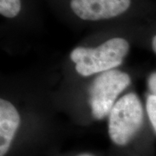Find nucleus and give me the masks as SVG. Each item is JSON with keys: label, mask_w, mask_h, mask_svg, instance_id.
Wrapping results in <instances>:
<instances>
[{"label": "nucleus", "mask_w": 156, "mask_h": 156, "mask_svg": "<svg viewBox=\"0 0 156 156\" xmlns=\"http://www.w3.org/2000/svg\"><path fill=\"white\" fill-rule=\"evenodd\" d=\"M129 50L126 39L114 37L96 48L77 47L71 51L70 59L76 63V70L83 76L106 72L122 64Z\"/></svg>", "instance_id": "obj_1"}, {"label": "nucleus", "mask_w": 156, "mask_h": 156, "mask_svg": "<svg viewBox=\"0 0 156 156\" xmlns=\"http://www.w3.org/2000/svg\"><path fill=\"white\" fill-rule=\"evenodd\" d=\"M144 113L139 97L134 93L123 95L109 113L108 134L118 146L129 143L141 128Z\"/></svg>", "instance_id": "obj_2"}, {"label": "nucleus", "mask_w": 156, "mask_h": 156, "mask_svg": "<svg viewBox=\"0 0 156 156\" xmlns=\"http://www.w3.org/2000/svg\"><path fill=\"white\" fill-rule=\"evenodd\" d=\"M130 84V76L121 70L112 69L101 73L90 88L92 115L101 120L110 113L119 95Z\"/></svg>", "instance_id": "obj_3"}, {"label": "nucleus", "mask_w": 156, "mask_h": 156, "mask_svg": "<svg viewBox=\"0 0 156 156\" xmlns=\"http://www.w3.org/2000/svg\"><path fill=\"white\" fill-rule=\"evenodd\" d=\"M131 5V0H71L74 13L83 20L98 21L122 15Z\"/></svg>", "instance_id": "obj_4"}, {"label": "nucleus", "mask_w": 156, "mask_h": 156, "mask_svg": "<svg viewBox=\"0 0 156 156\" xmlns=\"http://www.w3.org/2000/svg\"><path fill=\"white\" fill-rule=\"evenodd\" d=\"M20 124V116L14 105L0 100V156H5L11 147Z\"/></svg>", "instance_id": "obj_5"}, {"label": "nucleus", "mask_w": 156, "mask_h": 156, "mask_svg": "<svg viewBox=\"0 0 156 156\" xmlns=\"http://www.w3.org/2000/svg\"><path fill=\"white\" fill-rule=\"evenodd\" d=\"M21 11V0H0V14L8 18L17 17Z\"/></svg>", "instance_id": "obj_6"}, {"label": "nucleus", "mask_w": 156, "mask_h": 156, "mask_svg": "<svg viewBox=\"0 0 156 156\" xmlns=\"http://www.w3.org/2000/svg\"><path fill=\"white\" fill-rule=\"evenodd\" d=\"M147 113L153 128L156 133V96L149 95L147 98Z\"/></svg>", "instance_id": "obj_7"}, {"label": "nucleus", "mask_w": 156, "mask_h": 156, "mask_svg": "<svg viewBox=\"0 0 156 156\" xmlns=\"http://www.w3.org/2000/svg\"><path fill=\"white\" fill-rule=\"evenodd\" d=\"M148 89L151 94L156 96V72L152 73L148 77Z\"/></svg>", "instance_id": "obj_8"}, {"label": "nucleus", "mask_w": 156, "mask_h": 156, "mask_svg": "<svg viewBox=\"0 0 156 156\" xmlns=\"http://www.w3.org/2000/svg\"><path fill=\"white\" fill-rule=\"evenodd\" d=\"M78 156H91V155H89V154H80V155H78Z\"/></svg>", "instance_id": "obj_9"}]
</instances>
